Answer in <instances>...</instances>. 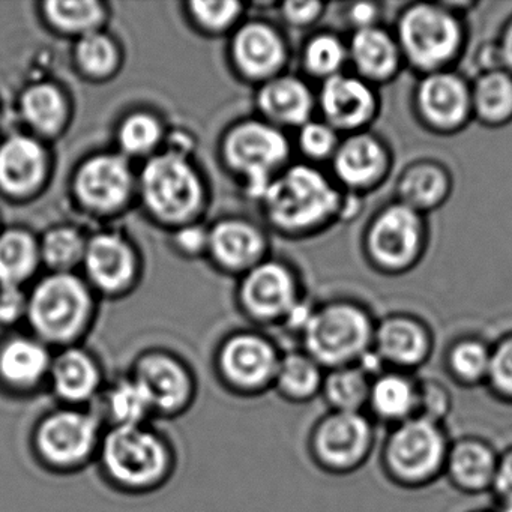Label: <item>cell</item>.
<instances>
[{
  "label": "cell",
  "instance_id": "6da1fadb",
  "mask_svg": "<svg viewBox=\"0 0 512 512\" xmlns=\"http://www.w3.org/2000/svg\"><path fill=\"white\" fill-rule=\"evenodd\" d=\"M95 466L112 490L146 496L166 487L175 476L178 451L154 422L106 428Z\"/></svg>",
  "mask_w": 512,
  "mask_h": 512
},
{
  "label": "cell",
  "instance_id": "7a4b0ae2",
  "mask_svg": "<svg viewBox=\"0 0 512 512\" xmlns=\"http://www.w3.org/2000/svg\"><path fill=\"white\" fill-rule=\"evenodd\" d=\"M266 212L286 232H319L332 224L353 220L362 197L341 190L317 167L298 164L272 179L265 196Z\"/></svg>",
  "mask_w": 512,
  "mask_h": 512
},
{
  "label": "cell",
  "instance_id": "3957f363",
  "mask_svg": "<svg viewBox=\"0 0 512 512\" xmlns=\"http://www.w3.org/2000/svg\"><path fill=\"white\" fill-rule=\"evenodd\" d=\"M104 431L92 407L55 404L34 422L29 436L32 457L44 472L77 475L97 461Z\"/></svg>",
  "mask_w": 512,
  "mask_h": 512
},
{
  "label": "cell",
  "instance_id": "277c9868",
  "mask_svg": "<svg viewBox=\"0 0 512 512\" xmlns=\"http://www.w3.org/2000/svg\"><path fill=\"white\" fill-rule=\"evenodd\" d=\"M392 32L404 65L419 77L451 70L466 49L463 17L449 10L443 2L407 5L398 14Z\"/></svg>",
  "mask_w": 512,
  "mask_h": 512
},
{
  "label": "cell",
  "instance_id": "5b68a950",
  "mask_svg": "<svg viewBox=\"0 0 512 512\" xmlns=\"http://www.w3.org/2000/svg\"><path fill=\"white\" fill-rule=\"evenodd\" d=\"M451 440L445 425L416 418L389 428L380 446V467L395 487L421 490L443 478Z\"/></svg>",
  "mask_w": 512,
  "mask_h": 512
},
{
  "label": "cell",
  "instance_id": "8992f818",
  "mask_svg": "<svg viewBox=\"0 0 512 512\" xmlns=\"http://www.w3.org/2000/svg\"><path fill=\"white\" fill-rule=\"evenodd\" d=\"M376 320L352 299L314 308L301 335V349L325 370L355 365L373 347Z\"/></svg>",
  "mask_w": 512,
  "mask_h": 512
},
{
  "label": "cell",
  "instance_id": "52a82bcc",
  "mask_svg": "<svg viewBox=\"0 0 512 512\" xmlns=\"http://www.w3.org/2000/svg\"><path fill=\"white\" fill-rule=\"evenodd\" d=\"M427 247V217L395 200L377 209L362 235L368 265L389 277L412 271Z\"/></svg>",
  "mask_w": 512,
  "mask_h": 512
},
{
  "label": "cell",
  "instance_id": "ba28073f",
  "mask_svg": "<svg viewBox=\"0 0 512 512\" xmlns=\"http://www.w3.org/2000/svg\"><path fill=\"white\" fill-rule=\"evenodd\" d=\"M88 290L73 275L56 274L38 284L28 299L32 332L53 350L77 346L91 323Z\"/></svg>",
  "mask_w": 512,
  "mask_h": 512
},
{
  "label": "cell",
  "instance_id": "9c48e42d",
  "mask_svg": "<svg viewBox=\"0 0 512 512\" xmlns=\"http://www.w3.org/2000/svg\"><path fill=\"white\" fill-rule=\"evenodd\" d=\"M376 427L365 412L326 410L308 431V457L323 473L352 475L370 461L376 449Z\"/></svg>",
  "mask_w": 512,
  "mask_h": 512
},
{
  "label": "cell",
  "instance_id": "30bf717a",
  "mask_svg": "<svg viewBox=\"0 0 512 512\" xmlns=\"http://www.w3.org/2000/svg\"><path fill=\"white\" fill-rule=\"evenodd\" d=\"M281 356L277 344L265 335L236 332L215 350V379L235 397H262L272 391Z\"/></svg>",
  "mask_w": 512,
  "mask_h": 512
},
{
  "label": "cell",
  "instance_id": "8fae6325",
  "mask_svg": "<svg viewBox=\"0 0 512 512\" xmlns=\"http://www.w3.org/2000/svg\"><path fill=\"white\" fill-rule=\"evenodd\" d=\"M128 373L148 395L155 419L181 418L199 395V379L193 367L169 350L140 353Z\"/></svg>",
  "mask_w": 512,
  "mask_h": 512
},
{
  "label": "cell",
  "instance_id": "7c38bea8",
  "mask_svg": "<svg viewBox=\"0 0 512 512\" xmlns=\"http://www.w3.org/2000/svg\"><path fill=\"white\" fill-rule=\"evenodd\" d=\"M416 121L437 136H454L472 121L470 83L452 70L425 74L413 89Z\"/></svg>",
  "mask_w": 512,
  "mask_h": 512
},
{
  "label": "cell",
  "instance_id": "4fadbf2b",
  "mask_svg": "<svg viewBox=\"0 0 512 512\" xmlns=\"http://www.w3.org/2000/svg\"><path fill=\"white\" fill-rule=\"evenodd\" d=\"M140 182L146 205L163 220L182 221L199 208L200 181L182 155L169 152L152 158Z\"/></svg>",
  "mask_w": 512,
  "mask_h": 512
},
{
  "label": "cell",
  "instance_id": "5bb4252c",
  "mask_svg": "<svg viewBox=\"0 0 512 512\" xmlns=\"http://www.w3.org/2000/svg\"><path fill=\"white\" fill-rule=\"evenodd\" d=\"M289 142L277 128L260 122L239 125L227 136L224 154L247 179L248 191L263 199L272 172L289 157Z\"/></svg>",
  "mask_w": 512,
  "mask_h": 512
},
{
  "label": "cell",
  "instance_id": "9a60e30c",
  "mask_svg": "<svg viewBox=\"0 0 512 512\" xmlns=\"http://www.w3.org/2000/svg\"><path fill=\"white\" fill-rule=\"evenodd\" d=\"M392 166L388 143L371 131H362L341 139L331 160L332 179L346 193L364 197L385 184Z\"/></svg>",
  "mask_w": 512,
  "mask_h": 512
},
{
  "label": "cell",
  "instance_id": "2e32d148",
  "mask_svg": "<svg viewBox=\"0 0 512 512\" xmlns=\"http://www.w3.org/2000/svg\"><path fill=\"white\" fill-rule=\"evenodd\" d=\"M316 106L322 121L344 137L368 131L379 116L380 98L373 85L344 71L322 82Z\"/></svg>",
  "mask_w": 512,
  "mask_h": 512
},
{
  "label": "cell",
  "instance_id": "e0dca14e",
  "mask_svg": "<svg viewBox=\"0 0 512 512\" xmlns=\"http://www.w3.org/2000/svg\"><path fill=\"white\" fill-rule=\"evenodd\" d=\"M100 359L85 347L70 346L55 350L47 391L56 404L92 407L107 383Z\"/></svg>",
  "mask_w": 512,
  "mask_h": 512
},
{
  "label": "cell",
  "instance_id": "ac0fdd59",
  "mask_svg": "<svg viewBox=\"0 0 512 512\" xmlns=\"http://www.w3.org/2000/svg\"><path fill=\"white\" fill-rule=\"evenodd\" d=\"M373 349L391 370L415 373L421 370L434 350L430 326L409 313H394L376 322Z\"/></svg>",
  "mask_w": 512,
  "mask_h": 512
},
{
  "label": "cell",
  "instance_id": "d6986e66",
  "mask_svg": "<svg viewBox=\"0 0 512 512\" xmlns=\"http://www.w3.org/2000/svg\"><path fill=\"white\" fill-rule=\"evenodd\" d=\"M55 350L35 335H17L0 344V383L22 397L47 391Z\"/></svg>",
  "mask_w": 512,
  "mask_h": 512
},
{
  "label": "cell",
  "instance_id": "ffe728a7",
  "mask_svg": "<svg viewBox=\"0 0 512 512\" xmlns=\"http://www.w3.org/2000/svg\"><path fill=\"white\" fill-rule=\"evenodd\" d=\"M499 452L484 437L461 436L451 440L443 478L458 493L481 496L491 493Z\"/></svg>",
  "mask_w": 512,
  "mask_h": 512
},
{
  "label": "cell",
  "instance_id": "44dd1931",
  "mask_svg": "<svg viewBox=\"0 0 512 512\" xmlns=\"http://www.w3.org/2000/svg\"><path fill=\"white\" fill-rule=\"evenodd\" d=\"M248 316L260 322H284L301 299L295 277L280 263H263L248 275L241 292Z\"/></svg>",
  "mask_w": 512,
  "mask_h": 512
},
{
  "label": "cell",
  "instance_id": "7402d4cb",
  "mask_svg": "<svg viewBox=\"0 0 512 512\" xmlns=\"http://www.w3.org/2000/svg\"><path fill=\"white\" fill-rule=\"evenodd\" d=\"M347 50L353 74L374 88L391 83L404 67L394 32L382 25L352 32Z\"/></svg>",
  "mask_w": 512,
  "mask_h": 512
},
{
  "label": "cell",
  "instance_id": "603a6c76",
  "mask_svg": "<svg viewBox=\"0 0 512 512\" xmlns=\"http://www.w3.org/2000/svg\"><path fill=\"white\" fill-rule=\"evenodd\" d=\"M454 190V178L439 161L418 160L404 167L395 182V202L425 215L442 208Z\"/></svg>",
  "mask_w": 512,
  "mask_h": 512
},
{
  "label": "cell",
  "instance_id": "cb8c5ba5",
  "mask_svg": "<svg viewBox=\"0 0 512 512\" xmlns=\"http://www.w3.org/2000/svg\"><path fill=\"white\" fill-rule=\"evenodd\" d=\"M419 377L388 370L371 380L365 413L376 424L391 428L418 415Z\"/></svg>",
  "mask_w": 512,
  "mask_h": 512
},
{
  "label": "cell",
  "instance_id": "d4e9b609",
  "mask_svg": "<svg viewBox=\"0 0 512 512\" xmlns=\"http://www.w3.org/2000/svg\"><path fill=\"white\" fill-rule=\"evenodd\" d=\"M76 190L85 205L97 211H112L127 200L131 173L127 163L115 155L92 158L77 175Z\"/></svg>",
  "mask_w": 512,
  "mask_h": 512
},
{
  "label": "cell",
  "instance_id": "484cf974",
  "mask_svg": "<svg viewBox=\"0 0 512 512\" xmlns=\"http://www.w3.org/2000/svg\"><path fill=\"white\" fill-rule=\"evenodd\" d=\"M92 409L106 428L130 427L155 421L148 395L128 371L107 380Z\"/></svg>",
  "mask_w": 512,
  "mask_h": 512
},
{
  "label": "cell",
  "instance_id": "4316f807",
  "mask_svg": "<svg viewBox=\"0 0 512 512\" xmlns=\"http://www.w3.org/2000/svg\"><path fill=\"white\" fill-rule=\"evenodd\" d=\"M233 58L248 76L268 77L283 67L286 46L283 38L265 23H250L236 34Z\"/></svg>",
  "mask_w": 512,
  "mask_h": 512
},
{
  "label": "cell",
  "instance_id": "83f0119b",
  "mask_svg": "<svg viewBox=\"0 0 512 512\" xmlns=\"http://www.w3.org/2000/svg\"><path fill=\"white\" fill-rule=\"evenodd\" d=\"M260 110L277 124L298 127L313 119L316 97L298 77H275L259 94Z\"/></svg>",
  "mask_w": 512,
  "mask_h": 512
},
{
  "label": "cell",
  "instance_id": "f1b7e54d",
  "mask_svg": "<svg viewBox=\"0 0 512 512\" xmlns=\"http://www.w3.org/2000/svg\"><path fill=\"white\" fill-rule=\"evenodd\" d=\"M46 169L43 149L31 137L13 136L0 146V187L26 194L40 185Z\"/></svg>",
  "mask_w": 512,
  "mask_h": 512
},
{
  "label": "cell",
  "instance_id": "f546056e",
  "mask_svg": "<svg viewBox=\"0 0 512 512\" xmlns=\"http://www.w3.org/2000/svg\"><path fill=\"white\" fill-rule=\"evenodd\" d=\"M86 271L101 289L116 292L130 281L134 271L133 254L122 239L100 235L86 245Z\"/></svg>",
  "mask_w": 512,
  "mask_h": 512
},
{
  "label": "cell",
  "instance_id": "4dcf8cb0",
  "mask_svg": "<svg viewBox=\"0 0 512 512\" xmlns=\"http://www.w3.org/2000/svg\"><path fill=\"white\" fill-rule=\"evenodd\" d=\"M325 373L304 350L283 352L272 391L290 404L311 403L320 397Z\"/></svg>",
  "mask_w": 512,
  "mask_h": 512
},
{
  "label": "cell",
  "instance_id": "1f68e13d",
  "mask_svg": "<svg viewBox=\"0 0 512 512\" xmlns=\"http://www.w3.org/2000/svg\"><path fill=\"white\" fill-rule=\"evenodd\" d=\"M472 116L488 128L512 122V74L505 70L478 74L470 85Z\"/></svg>",
  "mask_w": 512,
  "mask_h": 512
},
{
  "label": "cell",
  "instance_id": "d6a6232c",
  "mask_svg": "<svg viewBox=\"0 0 512 512\" xmlns=\"http://www.w3.org/2000/svg\"><path fill=\"white\" fill-rule=\"evenodd\" d=\"M490 356L491 344L475 335H464L446 347L443 368L460 388H479L487 382Z\"/></svg>",
  "mask_w": 512,
  "mask_h": 512
},
{
  "label": "cell",
  "instance_id": "836d02e7",
  "mask_svg": "<svg viewBox=\"0 0 512 512\" xmlns=\"http://www.w3.org/2000/svg\"><path fill=\"white\" fill-rule=\"evenodd\" d=\"M208 245L221 265L245 268L259 257L263 239L250 224L224 221L209 233Z\"/></svg>",
  "mask_w": 512,
  "mask_h": 512
},
{
  "label": "cell",
  "instance_id": "e575fe53",
  "mask_svg": "<svg viewBox=\"0 0 512 512\" xmlns=\"http://www.w3.org/2000/svg\"><path fill=\"white\" fill-rule=\"evenodd\" d=\"M370 385V377L358 365L332 368L326 370L320 398L334 412H365Z\"/></svg>",
  "mask_w": 512,
  "mask_h": 512
},
{
  "label": "cell",
  "instance_id": "d590c367",
  "mask_svg": "<svg viewBox=\"0 0 512 512\" xmlns=\"http://www.w3.org/2000/svg\"><path fill=\"white\" fill-rule=\"evenodd\" d=\"M349 64L347 40L334 32H320L305 43L302 65L305 73L325 82L346 71Z\"/></svg>",
  "mask_w": 512,
  "mask_h": 512
},
{
  "label": "cell",
  "instance_id": "8d00e7d4",
  "mask_svg": "<svg viewBox=\"0 0 512 512\" xmlns=\"http://www.w3.org/2000/svg\"><path fill=\"white\" fill-rule=\"evenodd\" d=\"M38 250L32 236L11 230L0 236V284L17 287L37 266Z\"/></svg>",
  "mask_w": 512,
  "mask_h": 512
},
{
  "label": "cell",
  "instance_id": "74e56055",
  "mask_svg": "<svg viewBox=\"0 0 512 512\" xmlns=\"http://www.w3.org/2000/svg\"><path fill=\"white\" fill-rule=\"evenodd\" d=\"M22 115L40 133H55L64 124L67 106L61 92L52 85H35L23 94Z\"/></svg>",
  "mask_w": 512,
  "mask_h": 512
},
{
  "label": "cell",
  "instance_id": "f35d334b",
  "mask_svg": "<svg viewBox=\"0 0 512 512\" xmlns=\"http://www.w3.org/2000/svg\"><path fill=\"white\" fill-rule=\"evenodd\" d=\"M46 16L68 34H91L103 19V7L94 0H52L44 5Z\"/></svg>",
  "mask_w": 512,
  "mask_h": 512
},
{
  "label": "cell",
  "instance_id": "ab89813d",
  "mask_svg": "<svg viewBox=\"0 0 512 512\" xmlns=\"http://www.w3.org/2000/svg\"><path fill=\"white\" fill-rule=\"evenodd\" d=\"M485 388L491 397L512 406V332L491 344L490 368Z\"/></svg>",
  "mask_w": 512,
  "mask_h": 512
},
{
  "label": "cell",
  "instance_id": "60d3db41",
  "mask_svg": "<svg viewBox=\"0 0 512 512\" xmlns=\"http://www.w3.org/2000/svg\"><path fill=\"white\" fill-rule=\"evenodd\" d=\"M76 59L80 68L91 76H106L115 70V44L100 32L83 35L76 47Z\"/></svg>",
  "mask_w": 512,
  "mask_h": 512
},
{
  "label": "cell",
  "instance_id": "b9f144b4",
  "mask_svg": "<svg viewBox=\"0 0 512 512\" xmlns=\"http://www.w3.org/2000/svg\"><path fill=\"white\" fill-rule=\"evenodd\" d=\"M85 250V242L77 230L59 227L47 233L41 254L52 268L65 269L79 262L85 256Z\"/></svg>",
  "mask_w": 512,
  "mask_h": 512
},
{
  "label": "cell",
  "instance_id": "7bdbcfd3",
  "mask_svg": "<svg viewBox=\"0 0 512 512\" xmlns=\"http://www.w3.org/2000/svg\"><path fill=\"white\" fill-rule=\"evenodd\" d=\"M343 136L322 119H311L299 128L298 146L311 161H331Z\"/></svg>",
  "mask_w": 512,
  "mask_h": 512
},
{
  "label": "cell",
  "instance_id": "ee69618b",
  "mask_svg": "<svg viewBox=\"0 0 512 512\" xmlns=\"http://www.w3.org/2000/svg\"><path fill=\"white\" fill-rule=\"evenodd\" d=\"M161 137L157 119L140 113L130 116L119 130V143L127 154L140 155L151 151Z\"/></svg>",
  "mask_w": 512,
  "mask_h": 512
},
{
  "label": "cell",
  "instance_id": "f6af8a7d",
  "mask_svg": "<svg viewBox=\"0 0 512 512\" xmlns=\"http://www.w3.org/2000/svg\"><path fill=\"white\" fill-rule=\"evenodd\" d=\"M454 409V395L451 389L433 379H419L418 415L419 418L445 425Z\"/></svg>",
  "mask_w": 512,
  "mask_h": 512
},
{
  "label": "cell",
  "instance_id": "bcb514c9",
  "mask_svg": "<svg viewBox=\"0 0 512 512\" xmlns=\"http://www.w3.org/2000/svg\"><path fill=\"white\" fill-rule=\"evenodd\" d=\"M190 7L196 22L211 31L227 28L238 19L241 13V5L232 0H211V2L197 0Z\"/></svg>",
  "mask_w": 512,
  "mask_h": 512
},
{
  "label": "cell",
  "instance_id": "7dc6e473",
  "mask_svg": "<svg viewBox=\"0 0 512 512\" xmlns=\"http://www.w3.org/2000/svg\"><path fill=\"white\" fill-rule=\"evenodd\" d=\"M343 17L352 32L362 31V29L380 26L382 8L374 2H355V4L347 5Z\"/></svg>",
  "mask_w": 512,
  "mask_h": 512
},
{
  "label": "cell",
  "instance_id": "c3c4849f",
  "mask_svg": "<svg viewBox=\"0 0 512 512\" xmlns=\"http://www.w3.org/2000/svg\"><path fill=\"white\" fill-rule=\"evenodd\" d=\"M491 496L496 503H512V445L499 452Z\"/></svg>",
  "mask_w": 512,
  "mask_h": 512
},
{
  "label": "cell",
  "instance_id": "681fc988",
  "mask_svg": "<svg viewBox=\"0 0 512 512\" xmlns=\"http://www.w3.org/2000/svg\"><path fill=\"white\" fill-rule=\"evenodd\" d=\"M322 2H286L283 5V16L287 22L296 28H307L316 23L325 13Z\"/></svg>",
  "mask_w": 512,
  "mask_h": 512
},
{
  "label": "cell",
  "instance_id": "f907efd6",
  "mask_svg": "<svg viewBox=\"0 0 512 512\" xmlns=\"http://www.w3.org/2000/svg\"><path fill=\"white\" fill-rule=\"evenodd\" d=\"M28 313V301L17 287L0 289V323L11 325Z\"/></svg>",
  "mask_w": 512,
  "mask_h": 512
},
{
  "label": "cell",
  "instance_id": "816d5d0a",
  "mask_svg": "<svg viewBox=\"0 0 512 512\" xmlns=\"http://www.w3.org/2000/svg\"><path fill=\"white\" fill-rule=\"evenodd\" d=\"M475 65L478 67L479 74L503 70L496 41H490V43L482 44L479 47L478 53L475 55Z\"/></svg>",
  "mask_w": 512,
  "mask_h": 512
},
{
  "label": "cell",
  "instance_id": "f5cc1de1",
  "mask_svg": "<svg viewBox=\"0 0 512 512\" xmlns=\"http://www.w3.org/2000/svg\"><path fill=\"white\" fill-rule=\"evenodd\" d=\"M496 44L497 49H499L503 70L512 74V16L503 23L502 31H500Z\"/></svg>",
  "mask_w": 512,
  "mask_h": 512
},
{
  "label": "cell",
  "instance_id": "db71d44e",
  "mask_svg": "<svg viewBox=\"0 0 512 512\" xmlns=\"http://www.w3.org/2000/svg\"><path fill=\"white\" fill-rule=\"evenodd\" d=\"M178 244L181 245L182 250L188 251V253H197L208 245V236L203 230L190 227V229L182 230L179 233Z\"/></svg>",
  "mask_w": 512,
  "mask_h": 512
},
{
  "label": "cell",
  "instance_id": "11a10c76",
  "mask_svg": "<svg viewBox=\"0 0 512 512\" xmlns=\"http://www.w3.org/2000/svg\"><path fill=\"white\" fill-rule=\"evenodd\" d=\"M494 512H512V503H496L494 506Z\"/></svg>",
  "mask_w": 512,
  "mask_h": 512
},
{
  "label": "cell",
  "instance_id": "9f6ffc18",
  "mask_svg": "<svg viewBox=\"0 0 512 512\" xmlns=\"http://www.w3.org/2000/svg\"><path fill=\"white\" fill-rule=\"evenodd\" d=\"M470 512H494L493 509H478V511H470Z\"/></svg>",
  "mask_w": 512,
  "mask_h": 512
}]
</instances>
